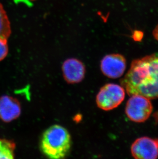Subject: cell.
Listing matches in <instances>:
<instances>
[{
	"mask_svg": "<svg viewBox=\"0 0 158 159\" xmlns=\"http://www.w3.org/2000/svg\"><path fill=\"white\" fill-rule=\"evenodd\" d=\"M120 83L129 96L158 98V53L133 60Z\"/></svg>",
	"mask_w": 158,
	"mask_h": 159,
	"instance_id": "1",
	"label": "cell"
},
{
	"mask_svg": "<svg viewBox=\"0 0 158 159\" xmlns=\"http://www.w3.org/2000/svg\"><path fill=\"white\" fill-rule=\"evenodd\" d=\"M41 150L50 159L64 158L72 147V138L65 128L55 125L44 131L40 141Z\"/></svg>",
	"mask_w": 158,
	"mask_h": 159,
	"instance_id": "2",
	"label": "cell"
},
{
	"mask_svg": "<svg viewBox=\"0 0 158 159\" xmlns=\"http://www.w3.org/2000/svg\"><path fill=\"white\" fill-rule=\"evenodd\" d=\"M125 90L122 86L108 84L100 89L97 96V106L104 111H109L118 107L124 101Z\"/></svg>",
	"mask_w": 158,
	"mask_h": 159,
	"instance_id": "3",
	"label": "cell"
},
{
	"mask_svg": "<svg viewBox=\"0 0 158 159\" xmlns=\"http://www.w3.org/2000/svg\"><path fill=\"white\" fill-rule=\"evenodd\" d=\"M150 100L138 95L130 96L125 107V113L128 119L136 123L145 122L150 117L153 110Z\"/></svg>",
	"mask_w": 158,
	"mask_h": 159,
	"instance_id": "4",
	"label": "cell"
},
{
	"mask_svg": "<svg viewBox=\"0 0 158 159\" xmlns=\"http://www.w3.org/2000/svg\"><path fill=\"white\" fill-rule=\"evenodd\" d=\"M100 68L102 73L108 78H119L125 71L126 60L121 54H109L102 59Z\"/></svg>",
	"mask_w": 158,
	"mask_h": 159,
	"instance_id": "5",
	"label": "cell"
},
{
	"mask_svg": "<svg viewBox=\"0 0 158 159\" xmlns=\"http://www.w3.org/2000/svg\"><path fill=\"white\" fill-rule=\"evenodd\" d=\"M131 155L137 159H155L158 157V139L141 137L131 146Z\"/></svg>",
	"mask_w": 158,
	"mask_h": 159,
	"instance_id": "6",
	"label": "cell"
},
{
	"mask_svg": "<svg viewBox=\"0 0 158 159\" xmlns=\"http://www.w3.org/2000/svg\"><path fill=\"white\" fill-rule=\"evenodd\" d=\"M63 77L68 84H78L82 81L85 77L86 68L80 60L69 58L63 62L62 67Z\"/></svg>",
	"mask_w": 158,
	"mask_h": 159,
	"instance_id": "7",
	"label": "cell"
},
{
	"mask_svg": "<svg viewBox=\"0 0 158 159\" xmlns=\"http://www.w3.org/2000/svg\"><path fill=\"white\" fill-rule=\"evenodd\" d=\"M21 105L18 99L12 96L0 97V119L5 123H10L19 117Z\"/></svg>",
	"mask_w": 158,
	"mask_h": 159,
	"instance_id": "8",
	"label": "cell"
},
{
	"mask_svg": "<svg viewBox=\"0 0 158 159\" xmlns=\"http://www.w3.org/2000/svg\"><path fill=\"white\" fill-rule=\"evenodd\" d=\"M15 144L11 140L0 138V159L15 158Z\"/></svg>",
	"mask_w": 158,
	"mask_h": 159,
	"instance_id": "9",
	"label": "cell"
},
{
	"mask_svg": "<svg viewBox=\"0 0 158 159\" xmlns=\"http://www.w3.org/2000/svg\"><path fill=\"white\" fill-rule=\"evenodd\" d=\"M11 27L6 12L0 4V37L7 39L11 34Z\"/></svg>",
	"mask_w": 158,
	"mask_h": 159,
	"instance_id": "10",
	"label": "cell"
},
{
	"mask_svg": "<svg viewBox=\"0 0 158 159\" xmlns=\"http://www.w3.org/2000/svg\"><path fill=\"white\" fill-rule=\"evenodd\" d=\"M8 53L7 39L0 37V61L7 56Z\"/></svg>",
	"mask_w": 158,
	"mask_h": 159,
	"instance_id": "11",
	"label": "cell"
},
{
	"mask_svg": "<svg viewBox=\"0 0 158 159\" xmlns=\"http://www.w3.org/2000/svg\"><path fill=\"white\" fill-rule=\"evenodd\" d=\"M133 36H134L133 37H134V40H141L142 39V37H143V34L141 31L137 30V31L134 32Z\"/></svg>",
	"mask_w": 158,
	"mask_h": 159,
	"instance_id": "12",
	"label": "cell"
},
{
	"mask_svg": "<svg viewBox=\"0 0 158 159\" xmlns=\"http://www.w3.org/2000/svg\"><path fill=\"white\" fill-rule=\"evenodd\" d=\"M152 35L156 40L158 41V24L152 32Z\"/></svg>",
	"mask_w": 158,
	"mask_h": 159,
	"instance_id": "13",
	"label": "cell"
}]
</instances>
